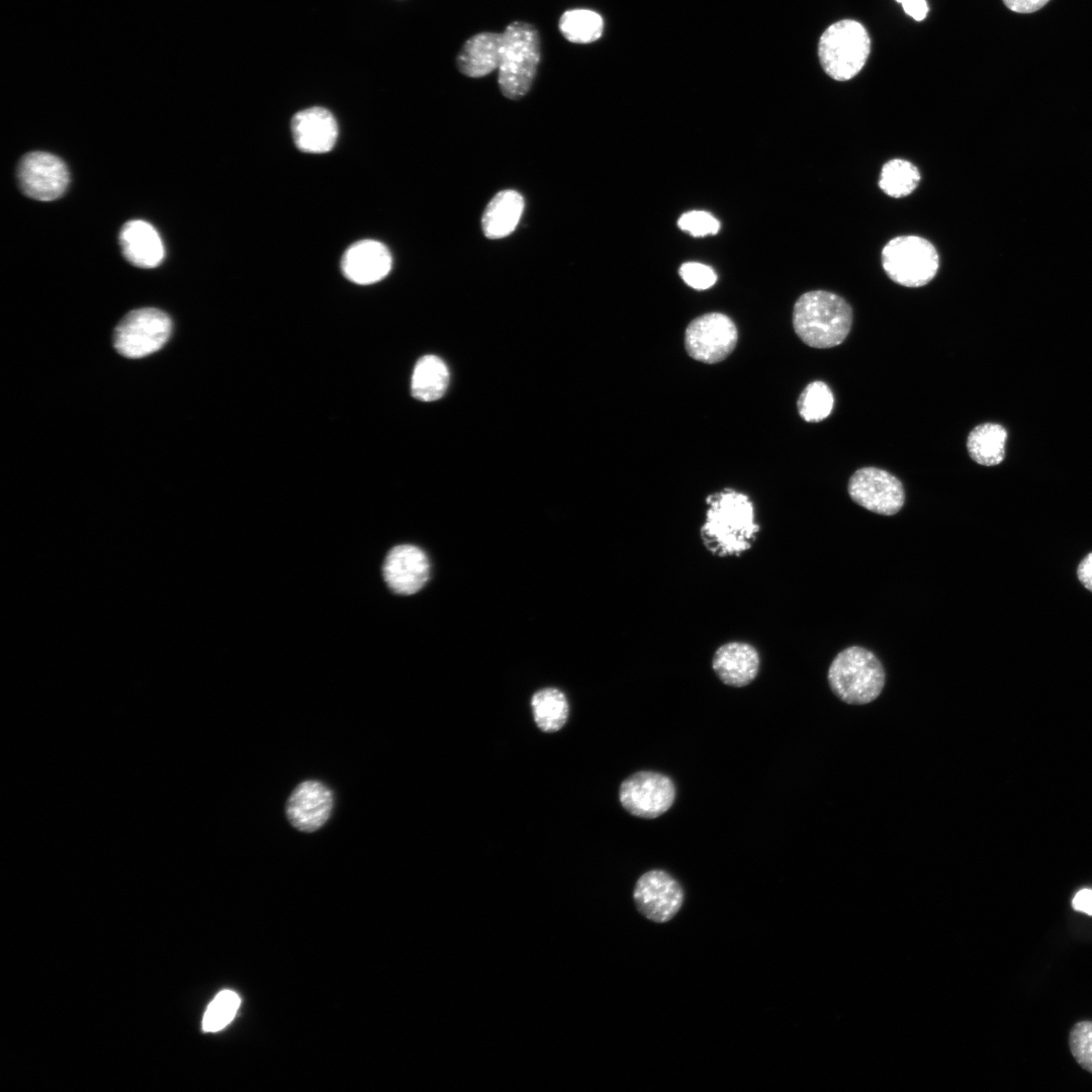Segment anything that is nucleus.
<instances>
[{
	"label": "nucleus",
	"mask_w": 1092,
	"mask_h": 1092,
	"mask_svg": "<svg viewBox=\"0 0 1092 1092\" xmlns=\"http://www.w3.org/2000/svg\"><path fill=\"white\" fill-rule=\"evenodd\" d=\"M332 808L331 790L318 781L308 780L300 783L289 796L286 815L296 829L313 832L327 822Z\"/></svg>",
	"instance_id": "4468645a"
},
{
	"label": "nucleus",
	"mask_w": 1092,
	"mask_h": 1092,
	"mask_svg": "<svg viewBox=\"0 0 1092 1092\" xmlns=\"http://www.w3.org/2000/svg\"><path fill=\"white\" fill-rule=\"evenodd\" d=\"M852 323L850 305L841 296L813 290L802 294L793 311L798 337L813 348H831L843 342Z\"/></svg>",
	"instance_id": "f03ea898"
},
{
	"label": "nucleus",
	"mask_w": 1092,
	"mask_h": 1092,
	"mask_svg": "<svg viewBox=\"0 0 1092 1092\" xmlns=\"http://www.w3.org/2000/svg\"><path fill=\"white\" fill-rule=\"evenodd\" d=\"M172 322L164 311L145 307L130 311L114 332V347L127 358H141L160 350L168 341Z\"/></svg>",
	"instance_id": "0eeeda50"
},
{
	"label": "nucleus",
	"mask_w": 1092,
	"mask_h": 1092,
	"mask_svg": "<svg viewBox=\"0 0 1092 1092\" xmlns=\"http://www.w3.org/2000/svg\"><path fill=\"white\" fill-rule=\"evenodd\" d=\"M524 210V198L515 190H503L489 201L481 218L486 238L496 240L511 235Z\"/></svg>",
	"instance_id": "aec40b11"
},
{
	"label": "nucleus",
	"mask_w": 1092,
	"mask_h": 1092,
	"mask_svg": "<svg viewBox=\"0 0 1092 1092\" xmlns=\"http://www.w3.org/2000/svg\"><path fill=\"white\" fill-rule=\"evenodd\" d=\"M679 275L689 286L698 290L710 288L717 280V274L711 267L698 262L684 263Z\"/></svg>",
	"instance_id": "c756f323"
},
{
	"label": "nucleus",
	"mask_w": 1092,
	"mask_h": 1092,
	"mask_svg": "<svg viewBox=\"0 0 1092 1092\" xmlns=\"http://www.w3.org/2000/svg\"><path fill=\"white\" fill-rule=\"evenodd\" d=\"M391 264V255L382 243L362 240L345 252L341 266L350 281L371 284L383 279L389 273Z\"/></svg>",
	"instance_id": "2eb2a0df"
},
{
	"label": "nucleus",
	"mask_w": 1092,
	"mask_h": 1092,
	"mask_svg": "<svg viewBox=\"0 0 1092 1092\" xmlns=\"http://www.w3.org/2000/svg\"><path fill=\"white\" fill-rule=\"evenodd\" d=\"M296 147L306 153H326L333 149L338 138V125L333 114L323 107H310L297 112L291 121Z\"/></svg>",
	"instance_id": "dca6fc26"
},
{
	"label": "nucleus",
	"mask_w": 1092,
	"mask_h": 1092,
	"mask_svg": "<svg viewBox=\"0 0 1092 1092\" xmlns=\"http://www.w3.org/2000/svg\"><path fill=\"white\" fill-rule=\"evenodd\" d=\"M848 493L860 507L884 516L897 514L905 502L902 482L876 467L857 469L849 478Z\"/></svg>",
	"instance_id": "9d476101"
},
{
	"label": "nucleus",
	"mask_w": 1092,
	"mask_h": 1092,
	"mask_svg": "<svg viewBox=\"0 0 1092 1092\" xmlns=\"http://www.w3.org/2000/svg\"><path fill=\"white\" fill-rule=\"evenodd\" d=\"M828 684L833 694L850 705H864L876 700L886 681L879 658L860 646L840 651L828 668Z\"/></svg>",
	"instance_id": "7ed1b4c3"
},
{
	"label": "nucleus",
	"mask_w": 1092,
	"mask_h": 1092,
	"mask_svg": "<svg viewBox=\"0 0 1092 1092\" xmlns=\"http://www.w3.org/2000/svg\"><path fill=\"white\" fill-rule=\"evenodd\" d=\"M1069 1044L1076 1062L1092 1073V1021L1077 1022L1070 1031Z\"/></svg>",
	"instance_id": "cd10ccee"
},
{
	"label": "nucleus",
	"mask_w": 1092,
	"mask_h": 1092,
	"mask_svg": "<svg viewBox=\"0 0 1092 1092\" xmlns=\"http://www.w3.org/2000/svg\"><path fill=\"white\" fill-rule=\"evenodd\" d=\"M675 794V786L669 777L656 771L641 770L621 784L619 800L630 814L653 819L671 807Z\"/></svg>",
	"instance_id": "6e6552de"
},
{
	"label": "nucleus",
	"mask_w": 1092,
	"mask_h": 1092,
	"mask_svg": "<svg viewBox=\"0 0 1092 1092\" xmlns=\"http://www.w3.org/2000/svg\"><path fill=\"white\" fill-rule=\"evenodd\" d=\"M833 403V393L828 385L822 381H813L802 391L797 405L800 416L806 422H820L830 415Z\"/></svg>",
	"instance_id": "a878e982"
},
{
	"label": "nucleus",
	"mask_w": 1092,
	"mask_h": 1092,
	"mask_svg": "<svg viewBox=\"0 0 1092 1092\" xmlns=\"http://www.w3.org/2000/svg\"><path fill=\"white\" fill-rule=\"evenodd\" d=\"M449 384V371L442 359L434 355L422 357L412 376V394L422 401H433L443 396Z\"/></svg>",
	"instance_id": "412c9836"
},
{
	"label": "nucleus",
	"mask_w": 1092,
	"mask_h": 1092,
	"mask_svg": "<svg viewBox=\"0 0 1092 1092\" xmlns=\"http://www.w3.org/2000/svg\"><path fill=\"white\" fill-rule=\"evenodd\" d=\"M1050 0H1003L1005 6L1017 13H1032L1042 8Z\"/></svg>",
	"instance_id": "7c9ffc66"
},
{
	"label": "nucleus",
	"mask_w": 1092,
	"mask_h": 1092,
	"mask_svg": "<svg viewBox=\"0 0 1092 1092\" xmlns=\"http://www.w3.org/2000/svg\"><path fill=\"white\" fill-rule=\"evenodd\" d=\"M383 577L391 590L399 595H413L428 581L430 562L426 553L412 544L394 546L383 563Z\"/></svg>",
	"instance_id": "ddd939ff"
},
{
	"label": "nucleus",
	"mask_w": 1092,
	"mask_h": 1092,
	"mask_svg": "<svg viewBox=\"0 0 1092 1092\" xmlns=\"http://www.w3.org/2000/svg\"><path fill=\"white\" fill-rule=\"evenodd\" d=\"M17 176L25 195L42 201L59 198L66 190L70 176L65 163L46 152H32L22 157Z\"/></svg>",
	"instance_id": "f8f14e48"
},
{
	"label": "nucleus",
	"mask_w": 1092,
	"mask_h": 1092,
	"mask_svg": "<svg viewBox=\"0 0 1092 1092\" xmlns=\"http://www.w3.org/2000/svg\"><path fill=\"white\" fill-rule=\"evenodd\" d=\"M903 6L904 11L917 21L926 17L928 6L925 0H896Z\"/></svg>",
	"instance_id": "2f4dec72"
},
{
	"label": "nucleus",
	"mask_w": 1092,
	"mask_h": 1092,
	"mask_svg": "<svg viewBox=\"0 0 1092 1092\" xmlns=\"http://www.w3.org/2000/svg\"><path fill=\"white\" fill-rule=\"evenodd\" d=\"M737 329L726 314L710 312L693 320L685 334V347L695 360L717 363L724 360L735 348Z\"/></svg>",
	"instance_id": "1a4fd4ad"
},
{
	"label": "nucleus",
	"mask_w": 1092,
	"mask_h": 1092,
	"mask_svg": "<svg viewBox=\"0 0 1092 1092\" xmlns=\"http://www.w3.org/2000/svg\"><path fill=\"white\" fill-rule=\"evenodd\" d=\"M759 663L758 652L753 646L744 642H730L717 649L712 665L724 684L744 687L757 675Z\"/></svg>",
	"instance_id": "f3484780"
},
{
	"label": "nucleus",
	"mask_w": 1092,
	"mask_h": 1092,
	"mask_svg": "<svg viewBox=\"0 0 1092 1092\" xmlns=\"http://www.w3.org/2000/svg\"><path fill=\"white\" fill-rule=\"evenodd\" d=\"M882 263L894 282L906 287H920L933 279L939 260L936 249L926 239L900 236L884 247Z\"/></svg>",
	"instance_id": "423d86ee"
},
{
	"label": "nucleus",
	"mask_w": 1092,
	"mask_h": 1092,
	"mask_svg": "<svg viewBox=\"0 0 1092 1092\" xmlns=\"http://www.w3.org/2000/svg\"><path fill=\"white\" fill-rule=\"evenodd\" d=\"M119 242L124 257L134 266L153 268L164 259L163 242L155 228L145 220L134 219L123 224Z\"/></svg>",
	"instance_id": "a211bd4d"
},
{
	"label": "nucleus",
	"mask_w": 1092,
	"mask_h": 1092,
	"mask_svg": "<svg viewBox=\"0 0 1092 1092\" xmlns=\"http://www.w3.org/2000/svg\"><path fill=\"white\" fill-rule=\"evenodd\" d=\"M706 502L709 508L701 535L707 549L718 556L748 550L759 531L748 496L726 488L709 495Z\"/></svg>",
	"instance_id": "f257e3e1"
},
{
	"label": "nucleus",
	"mask_w": 1092,
	"mask_h": 1092,
	"mask_svg": "<svg viewBox=\"0 0 1092 1092\" xmlns=\"http://www.w3.org/2000/svg\"><path fill=\"white\" fill-rule=\"evenodd\" d=\"M241 1004L239 995L232 990L220 991L209 1003L202 1020V1028L215 1032L226 1026L235 1017Z\"/></svg>",
	"instance_id": "bb28decb"
},
{
	"label": "nucleus",
	"mask_w": 1092,
	"mask_h": 1092,
	"mask_svg": "<svg viewBox=\"0 0 1092 1092\" xmlns=\"http://www.w3.org/2000/svg\"><path fill=\"white\" fill-rule=\"evenodd\" d=\"M1006 430L998 424L985 423L975 427L969 434L967 449L978 464L994 466L1005 457Z\"/></svg>",
	"instance_id": "4be33fe9"
},
{
	"label": "nucleus",
	"mask_w": 1092,
	"mask_h": 1092,
	"mask_svg": "<svg viewBox=\"0 0 1092 1092\" xmlns=\"http://www.w3.org/2000/svg\"><path fill=\"white\" fill-rule=\"evenodd\" d=\"M559 29L570 42L589 43L599 39L603 33L604 21L601 15L588 9L565 11L559 19Z\"/></svg>",
	"instance_id": "b1692460"
},
{
	"label": "nucleus",
	"mask_w": 1092,
	"mask_h": 1092,
	"mask_svg": "<svg viewBox=\"0 0 1092 1092\" xmlns=\"http://www.w3.org/2000/svg\"><path fill=\"white\" fill-rule=\"evenodd\" d=\"M633 898L638 911L647 919L663 923L679 911L685 900L681 885L667 872L651 870L636 882Z\"/></svg>",
	"instance_id": "9b49d317"
},
{
	"label": "nucleus",
	"mask_w": 1092,
	"mask_h": 1092,
	"mask_svg": "<svg viewBox=\"0 0 1092 1092\" xmlns=\"http://www.w3.org/2000/svg\"><path fill=\"white\" fill-rule=\"evenodd\" d=\"M1077 575L1081 583L1092 592V552L1088 553L1079 563Z\"/></svg>",
	"instance_id": "473e14b6"
},
{
	"label": "nucleus",
	"mask_w": 1092,
	"mask_h": 1092,
	"mask_svg": "<svg viewBox=\"0 0 1092 1092\" xmlns=\"http://www.w3.org/2000/svg\"><path fill=\"white\" fill-rule=\"evenodd\" d=\"M531 706L534 720L542 731H557L567 720V700L557 689L547 688L538 691L532 697Z\"/></svg>",
	"instance_id": "5701e85b"
},
{
	"label": "nucleus",
	"mask_w": 1092,
	"mask_h": 1092,
	"mask_svg": "<svg viewBox=\"0 0 1092 1092\" xmlns=\"http://www.w3.org/2000/svg\"><path fill=\"white\" fill-rule=\"evenodd\" d=\"M677 224L679 229L690 233L694 237H704L717 234L720 223L711 213L703 210H692L680 215Z\"/></svg>",
	"instance_id": "c85d7f7f"
},
{
	"label": "nucleus",
	"mask_w": 1092,
	"mask_h": 1092,
	"mask_svg": "<svg viewBox=\"0 0 1092 1092\" xmlns=\"http://www.w3.org/2000/svg\"><path fill=\"white\" fill-rule=\"evenodd\" d=\"M503 32H480L468 38L461 48L456 65L470 78H480L498 69L502 60Z\"/></svg>",
	"instance_id": "6ab92c4d"
},
{
	"label": "nucleus",
	"mask_w": 1092,
	"mask_h": 1092,
	"mask_svg": "<svg viewBox=\"0 0 1092 1092\" xmlns=\"http://www.w3.org/2000/svg\"><path fill=\"white\" fill-rule=\"evenodd\" d=\"M540 57V37L534 25L515 21L506 27L497 82L507 98L519 99L529 91Z\"/></svg>",
	"instance_id": "20e7f679"
},
{
	"label": "nucleus",
	"mask_w": 1092,
	"mask_h": 1092,
	"mask_svg": "<svg viewBox=\"0 0 1092 1092\" xmlns=\"http://www.w3.org/2000/svg\"><path fill=\"white\" fill-rule=\"evenodd\" d=\"M919 181L920 173L912 163L894 159L883 166L879 186L889 196L900 198L913 192Z\"/></svg>",
	"instance_id": "393cba45"
},
{
	"label": "nucleus",
	"mask_w": 1092,
	"mask_h": 1092,
	"mask_svg": "<svg viewBox=\"0 0 1092 1092\" xmlns=\"http://www.w3.org/2000/svg\"><path fill=\"white\" fill-rule=\"evenodd\" d=\"M1072 905L1075 910L1092 915V890H1080L1073 898Z\"/></svg>",
	"instance_id": "72a5a7b5"
},
{
	"label": "nucleus",
	"mask_w": 1092,
	"mask_h": 1092,
	"mask_svg": "<svg viewBox=\"0 0 1092 1092\" xmlns=\"http://www.w3.org/2000/svg\"><path fill=\"white\" fill-rule=\"evenodd\" d=\"M871 52L867 29L852 19H842L828 26L818 44L824 72L836 81H847L863 68Z\"/></svg>",
	"instance_id": "39448f33"
}]
</instances>
